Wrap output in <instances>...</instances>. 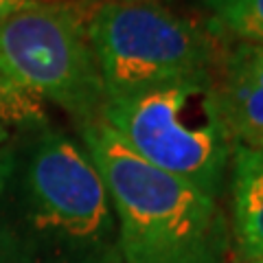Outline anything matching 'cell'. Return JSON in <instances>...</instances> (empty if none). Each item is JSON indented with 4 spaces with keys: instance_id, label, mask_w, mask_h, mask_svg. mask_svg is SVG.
I'll use <instances>...</instances> for the list:
<instances>
[{
    "instance_id": "obj_11",
    "label": "cell",
    "mask_w": 263,
    "mask_h": 263,
    "mask_svg": "<svg viewBox=\"0 0 263 263\" xmlns=\"http://www.w3.org/2000/svg\"><path fill=\"white\" fill-rule=\"evenodd\" d=\"M252 263H263V259H257V261H252Z\"/></svg>"
},
{
    "instance_id": "obj_5",
    "label": "cell",
    "mask_w": 263,
    "mask_h": 263,
    "mask_svg": "<svg viewBox=\"0 0 263 263\" xmlns=\"http://www.w3.org/2000/svg\"><path fill=\"white\" fill-rule=\"evenodd\" d=\"M88 27L72 0H35L0 24V75L81 125L99 119L105 92Z\"/></svg>"
},
{
    "instance_id": "obj_8",
    "label": "cell",
    "mask_w": 263,
    "mask_h": 263,
    "mask_svg": "<svg viewBox=\"0 0 263 263\" xmlns=\"http://www.w3.org/2000/svg\"><path fill=\"white\" fill-rule=\"evenodd\" d=\"M219 31L241 44L263 46V0H204Z\"/></svg>"
},
{
    "instance_id": "obj_1",
    "label": "cell",
    "mask_w": 263,
    "mask_h": 263,
    "mask_svg": "<svg viewBox=\"0 0 263 263\" xmlns=\"http://www.w3.org/2000/svg\"><path fill=\"white\" fill-rule=\"evenodd\" d=\"M0 263H123L101 174L44 121L0 160Z\"/></svg>"
},
{
    "instance_id": "obj_4",
    "label": "cell",
    "mask_w": 263,
    "mask_h": 263,
    "mask_svg": "<svg viewBox=\"0 0 263 263\" xmlns=\"http://www.w3.org/2000/svg\"><path fill=\"white\" fill-rule=\"evenodd\" d=\"M88 33L105 101L206 79L219 60L202 29L149 0H105L90 15Z\"/></svg>"
},
{
    "instance_id": "obj_2",
    "label": "cell",
    "mask_w": 263,
    "mask_h": 263,
    "mask_svg": "<svg viewBox=\"0 0 263 263\" xmlns=\"http://www.w3.org/2000/svg\"><path fill=\"white\" fill-rule=\"evenodd\" d=\"M81 141L119 221L123 263H233V233L217 200L145 162L101 119Z\"/></svg>"
},
{
    "instance_id": "obj_7",
    "label": "cell",
    "mask_w": 263,
    "mask_h": 263,
    "mask_svg": "<svg viewBox=\"0 0 263 263\" xmlns=\"http://www.w3.org/2000/svg\"><path fill=\"white\" fill-rule=\"evenodd\" d=\"M233 243L246 263L263 259V147L235 145L230 158Z\"/></svg>"
},
{
    "instance_id": "obj_6",
    "label": "cell",
    "mask_w": 263,
    "mask_h": 263,
    "mask_svg": "<svg viewBox=\"0 0 263 263\" xmlns=\"http://www.w3.org/2000/svg\"><path fill=\"white\" fill-rule=\"evenodd\" d=\"M213 86L233 145L263 147V46L237 44L226 51Z\"/></svg>"
},
{
    "instance_id": "obj_10",
    "label": "cell",
    "mask_w": 263,
    "mask_h": 263,
    "mask_svg": "<svg viewBox=\"0 0 263 263\" xmlns=\"http://www.w3.org/2000/svg\"><path fill=\"white\" fill-rule=\"evenodd\" d=\"M114 3H138V0H114Z\"/></svg>"
},
{
    "instance_id": "obj_3",
    "label": "cell",
    "mask_w": 263,
    "mask_h": 263,
    "mask_svg": "<svg viewBox=\"0 0 263 263\" xmlns=\"http://www.w3.org/2000/svg\"><path fill=\"white\" fill-rule=\"evenodd\" d=\"M99 119L145 162L213 200L224 191L235 145L221 117L213 75L110 99Z\"/></svg>"
},
{
    "instance_id": "obj_9",
    "label": "cell",
    "mask_w": 263,
    "mask_h": 263,
    "mask_svg": "<svg viewBox=\"0 0 263 263\" xmlns=\"http://www.w3.org/2000/svg\"><path fill=\"white\" fill-rule=\"evenodd\" d=\"M31 3H35V0H0V24H5L11 15L22 11Z\"/></svg>"
}]
</instances>
